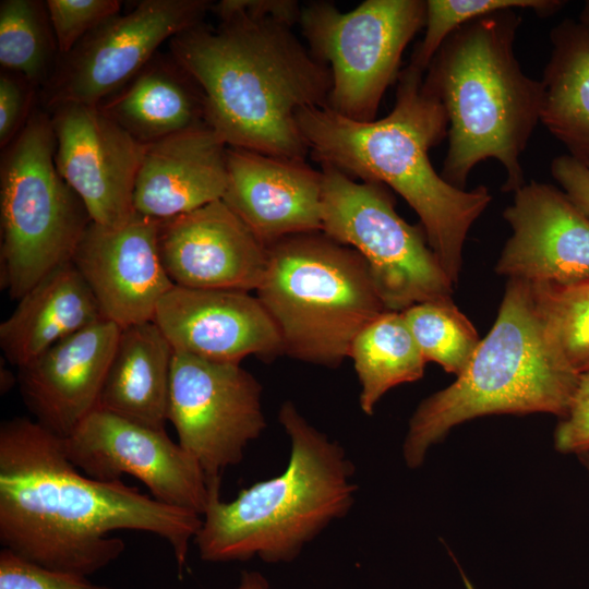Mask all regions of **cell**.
<instances>
[{
    "label": "cell",
    "mask_w": 589,
    "mask_h": 589,
    "mask_svg": "<svg viewBox=\"0 0 589 589\" xmlns=\"http://www.w3.org/2000/svg\"><path fill=\"white\" fill-rule=\"evenodd\" d=\"M227 149L208 125L146 145L134 185V212L164 220L221 200Z\"/></svg>",
    "instance_id": "obj_21"
},
{
    "label": "cell",
    "mask_w": 589,
    "mask_h": 589,
    "mask_svg": "<svg viewBox=\"0 0 589 589\" xmlns=\"http://www.w3.org/2000/svg\"><path fill=\"white\" fill-rule=\"evenodd\" d=\"M349 357L361 386V410L372 416L390 388L420 380L426 364L402 312L384 311L354 338Z\"/></svg>",
    "instance_id": "obj_26"
},
{
    "label": "cell",
    "mask_w": 589,
    "mask_h": 589,
    "mask_svg": "<svg viewBox=\"0 0 589 589\" xmlns=\"http://www.w3.org/2000/svg\"><path fill=\"white\" fill-rule=\"evenodd\" d=\"M562 0H428L425 32L414 48L410 65L425 72L445 39L461 25L478 17L506 10H532L541 17L560 11Z\"/></svg>",
    "instance_id": "obj_30"
},
{
    "label": "cell",
    "mask_w": 589,
    "mask_h": 589,
    "mask_svg": "<svg viewBox=\"0 0 589 589\" xmlns=\"http://www.w3.org/2000/svg\"><path fill=\"white\" fill-rule=\"evenodd\" d=\"M580 372L564 357L539 314L528 281L508 279L496 320L465 371L420 402L402 445L420 467L428 450L467 420L494 413L563 418Z\"/></svg>",
    "instance_id": "obj_6"
},
{
    "label": "cell",
    "mask_w": 589,
    "mask_h": 589,
    "mask_svg": "<svg viewBox=\"0 0 589 589\" xmlns=\"http://www.w3.org/2000/svg\"><path fill=\"white\" fill-rule=\"evenodd\" d=\"M516 11L461 25L426 69L424 82L448 120V148L440 173L459 189L489 158L504 168L503 191L515 192L526 183L520 156L541 119L542 83L528 76L515 56L521 22Z\"/></svg>",
    "instance_id": "obj_4"
},
{
    "label": "cell",
    "mask_w": 589,
    "mask_h": 589,
    "mask_svg": "<svg viewBox=\"0 0 589 589\" xmlns=\"http://www.w3.org/2000/svg\"><path fill=\"white\" fill-rule=\"evenodd\" d=\"M551 173L568 199L589 217V160L569 154L555 157Z\"/></svg>",
    "instance_id": "obj_36"
},
{
    "label": "cell",
    "mask_w": 589,
    "mask_h": 589,
    "mask_svg": "<svg viewBox=\"0 0 589 589\" xmlns=\"http://www.w3.org/2000/svg\"><path fill=\"white\" fill-rule=\"evenodd\" d=\"M36 87L25 77L2 71L0 74V146L5 148L21 132L35 108Z\"/></svg>",
    "instance_id": "obj_33"
},
{
    "label": "cell",
    "mask_w": 589,
    "mask_h": 589,
    "mask_svg": "<svg viewBox=\"0 0 589 589\" xmlns=\"http://www.w3.org/2000/svg\"><path fill=\"white\" fill-rule=\"evenodd\" d=\"M550 39L540 122L569 155L589 160V23L564 20Z\"/></svg>",
    "instance_id": "obj_25"
},
{
    "label": "cell",
    "mask_w": 589,
    "mask_h": 589,
    "mask_svg": "<svg viewBox=\"0 0 589 589\" xmlns=\"http://www.w3.org/2000/svg\"><path fill=\"white\" fill-rule=\"evenodd\" d=\"M60 176L93 223L118 226L134 213L133 192L146 149L98 106L62 104L48 111Z\"/></svg>",
    "instance_id": "obj_14"
},
{
    "label": "cell",
    "mask_w": 589,
    "mask_h": 589,
    "mask_svg": "<svg viewBox=\"0 0 589 589\" xmlns=\"http://www.w3.org/2000/svg\"><path fill=\"white\" fill-rule=\"evenodd\" d=\"M402 315L426 362L456 376L465 371L481 339L452 298L414 304Z\"/></svg>",
    "instance_id": "obj_28"
},
{
    "label": "cell",
    "mask_w": 589,
    "mask_h": 589,
    "mask_svg": "<svg viewBox=\"0 0 589 589\" xmlns=\"http://www.w3.org/2000/svg\"><path fill=\"white\" fill-rule=\"evenodd\" d=\"M170 55L200 86L206 122L230 147L293 160L309 152L297 112L327 107L329 68L274 19L204 22L169 40Z\"/></svg>",
    "instance_id": "obj_2"
},
{
    "label": "cell",
    "mask_w": 589,
    "mask_h": 589,
    "mask_svg": "<svg viewBox=\"0 0 589 589\" xmlns=\"http://www.w3.org/2000/svg\"><path fill=\"white\" fill-rule=\"evenodd\" d=\"M236 589H269L267 579L257 572H242Z\"/></svg>",
    "instance_id": "obj_37"
},
{
    "label": "cell",
    "mask_w": 589,
    "mask_h": 589,
    "mask_svg": "<svg viewBox=\"0 0 589 589\" xmlns=\"http://www.w3.org/2000/svg\"><path fill=\"white\" fill-rule=\"evenodd\" d=\"M159 221L136 212L118 226L92 221L72 257L105 320L120 328L153 321L175 286L159 254Z\"/></svg>",
    "instance_id": "obj_15"
},
{
    "label": "cell",
    "mask_w": 589,
    "mask_h": 589,
    "mask_svg": "<svg viewBox=\"0 0 589 589\" xmlns=\"http://www.w3.org/2000/svg\"><path fill=\"white\" fill-rule=\"evenodd\" d=\"M173 351L239 363L284 354L279 332L256 296L248 291L173 286L154 316Z\"/></svg>",
    "instance_id": "obj_17"
},
{
    "label": "cell",
    "mask_w": 589,
    "mask_h": 589,
    "mask_svg": "<svg viewBox=\"0 0 589 589\" xmlns=\"http://www.w3.org/2000/svg\"><path fill=\"white\" fill-rule=\"evenodd\" d=\"M14 384V377L9 370L1 369V392L7 393Z\"/></svg>",
    "instance_id": "obj_38"
},
{
    "label": "cell",
    "mask_w": 589,
    "mask_h": 589,
    "mask_svg": "<svg viewBox=\"0 0 589 589\" xmlns=\"http://www.w3.org/2000/svg\"><path fill=\"white\" fill-rule=\"evenodd\" d=\"M579 458H580L581 462L585 465V467H586V469H587V471L589 473V453L580 455Z\"/></svg>",
    "instance_id": "obj_40"
},
{
    "label": "cell",
    "mask_w": 589,
    "mask_h": 589,
    "mask_svg": "<svg viewBox=\"0 0 589 589\" xmlns=\"http://www.w3.org/2000/svg\"><path fill=\"white\" fill-rule=\"evenodd\" d=\"M585 371H589V364L581 372H585Z\"/></svg>",
    "instance_id": "obj_42"
},
{
    "label": "cell",
    "mask_w": 589,
    "mask_h": 589,
    "mask_svg": "<svg viewBox=\"0 0 589 589\" xmlns=\"http://www.w3.org/2000/svg\"><path fill=\"white\" fill-rule=\"evenodd\" d=\"M423 73L410 64L399 73L395 106L382 119L359 122L328 107H305L297 112V123L321 165L387 185L404 197L455 285L467 233L492 195L484 185L456 188L433 168L429 151L447 137L448 120Z\"/></svg>",
    "instance_id": "obj_3"
},
{
    "label": "cell",
    "mask_w": 589,
    "mask_h": 589,
    "mask_svg": "<svg viewBox=\"0 0 589 589\" xmlns=\"http://www.w3.org/2000/svg\"><path fill=\"white\" fill-rule=\"evenodd\" d=\"M63 445L70 461L92 479L120 480L128 473L142 481L161 503L201 516L206 509V474L165 430L95 409L63 438Z\"/></svg>",
    "instance_id": "obj_13"
},
{
    "label": "cell",
    "mask_w": 589,
    "mask_h": 589,
    "mask_svg": "<svg viewBox=\"0 0 589 589\" xmlns=\"http://www.w3.org/2000/svg\"><path fill=\"white\" fill-rule=\"evenodd\" d=\"M255 292L279 332L284 354L327 368L340 365L357 335L386 311L363 257L323 231L268 245Z\"/></svg>",
    "instance_id": "obj_7"
},
{
    "label": "cell",
    "mask_w": 589,
    "mask_h": 589,
    "mask_svg": "<svg viewBox=\"0 0 589 589\" xmlns=\"http://www.w3.org/2000/svg\"><path fill=\"white\" fill-rule=\"evenodd\" d=\"M158 248L176 286L256 291L266 271L267 248L223 200L160 220Z\"/></svg>",
    "instance_id": "obj_18"
},
{
    "label": "cell",
    "mask_w": 589,
    "mask_h": 589,
    "mask_svg": "<svg viewBox=\"0 0 589 589\" xmlns=\"http://www.w3.org/2000/svg\"><path fill=\"white\" fill-rule=\"evenodd\" d=\"M579 21L584 23H589V0L585 2L580 11Z\"/></svg>",
    "instance_id": "obj_39"
},
{
    "label": "cell",
    "mask_w": 589,
    "mask_h": 589,
    "mask_svg": "<svg viewBox=\"0 0 589 589\" xmlns=\"http://www.w3.org/2000/svg\"><path fill=\"white\" fill-rule=\"evenodd\" d=\"M208 0H142L116 14L61 56L40 89L46 111L62 104L98 106L124 87L177 34L203 22Z\"/></svg>",
    "instance_id": "obj_11"
},
{
    "label": "cell",
    "mask_w": 589,
    "mask_h": 589,
    "mask_svg": "<svg viewBox=\"0 0 589 589\" xmlns=\"http://www.w3.org/2000/svg\"><path fill=\"white\" fill-rule=\"evenodd\" d=\"M301 10L300 4L292 0H221L211 7L219 21L233 16L274 19L291 27L299 23Z\"/></svg>",
    "instance_id": "obj_35"
},
{
    "label": "cell",
    "mask_w": 589,
    "mask_h": 589,
    "mask_svg": "<svg viewBox=\"0 0 589 589\" xmlns=\"http://www.w3.org/2000/svg\"><path fill=\"white\" fill-rule=\"evenodd\" d=\"M554 446L562 454L589 453V371L579 374L567 411L555 429Z\"/></svg>",
    "instance_id": "obj_34"
},
{
    "label": "cell",
    "mask_w": 589,
    "mask_h": 589,
    "mask_svg": "<svg viewBox=\"0 0 589 589\" xmlns=\"http://www.w3.org/2000/svg\"><path fill=\"white\" fill-rule=\"evenodd\" d=\"M120 333L99 321L19 369L22 398L38 423L67 438L97 408Z\"/></svg>",
    "instance_id": "obj_20"
},
{
    "label": "cell",
    "mask_w": 589,
    "mask_h": 589,
    "mask_svg": "<svg viewBox=\"0 0 589 589\" xmlns=\"http://www.w3.org/2000/svg\"><path fill=\"white\" fill-rule=\"evenodd\" d=\"M322 231L365 261L386 311L402 312L449 299L454 284L430 248L422 226L404 220L377 182H357L322 164Z\"/></svg>",
    "instance_id": "obj_9"
},
{
    "label": "cell",
    "mask_w": 589,
    "mask_h": 589,
    "mask_svg": "<svg viewBox=\"0 0 589 589\" xmlns=\"http://www.w3.org/2000/svg\"><path fill=\"white\" fill-rule=\"evenodd\" d=\"M60 58L46 3L37 0L0 2V64L36 88L52 76Z\"/></svg>",
    "instance_id": "obj_27"
},
{
    "label": "cell",
    "mask_w": 589,
    "mask_h": 589,
    "mask_svg": "<svg viewBox=\"0 0 589 589\" xmlns=\"http://www.w3.org/2000/svg\"><path fill=\"white\" fill-rule=\"evenodd\" d=\"M173 353L154 321L121 328L96 409L165 430Z\"/></svg>",
    "instance_id": "obj_24"
},
{
    "label": "cell",
    "mask_w": 589,
    "mask_h": 589,
    "mask_svg": "<svg viewBox=\"0 0 589 589\" xmlns=\"http://www.w3.org/2000/svg\"><path fill=\"white\" fill-rule=\"evenodd\" d=\"M529 284L550 336L581 372L589 364V279L570 285Z\"/></svg>",
    "instance_id": "obj_29"
},
{
    "label": "cell",
    "mask_w": 589,
    "mask_h": 589,
    "mask_svg": "<svg viewBox=\"0 0 589 589\" xmlns=\"http://www.w3.org/2000/svg\"><path fill=\"white\" fill-rule=\"evenodd\" d=\"M512 228L495 272L531 284L589 279V217L552 184L531 181L504 211Z\"/></svg>",
    "instance_id": "obj_16"
},
{
    "label": "cell",
    "mask_w": 589,
    "mask_h": 589,
    "mask_svg": "<svg viewBox=\"0 0 589 589\" xmlns=\"http://www.w3.org/2000/svg\"><path fill=\"white\" fill-rule=\"evenodd\" d=\"M168 421L207 480L221 478L224 470L242 461L248 444L266 428L262 385L239 363L175 351Z\"/></svg>",
    "instance_id": "obj_12"
},
{
    "label": "cell",
    "mask_w": 589,
    "mask_h": 589,
    "mask_svg": "<svg viewBox=\"0 0 589 589\" xmlns=\"http://www.w3.org/2000/svg\"><path fill=\"white\" fill-rule=\"evenodd\" d=\"M460 575H461V578H462V580L465 582L466 588L467 589H474L472 584L469 581V579L466 577V575L464 574L462 570H460Z\"/></svg>",
    "instance_id": "obj_41"
},
{
    "label": "cell",
    "mask_w": 589,
    "mask_h": 589,
    "mask_svg": "<svg viewBox=\"0 0 589 589\" xmlns=\"http://www.w3.org/2000/svg\"><path fill=\"white\" fill-rule=\"evenodd\" d=\"M60 57L69 53L87 34L120 13L118 0L45 1Z\"/></svg>",
    "instance_id": "obj_31"
},
{
    "label": "cell",
    "mask_w": 589,
    "mask_h": 589,
    "mask_svg": "<svg viewBox=\"0 0 589 589\" xmlns=\"http://www.w3.org/2000/svg\"><path fill=\"white\" fill-rule=\"evenodd\" d=\"M201 515L169 506L121 480L81 473L63 438L36 420L0 426V543L44 567L88 576L116 561L124 542L116 530L144 531L171 546L179 575Z\"/></svg>",
    "instance_id": "obj_1"
},
{
    "label": "cell",
    "mask_w": 589,
    "mask_h": 589,
    "mask_svg": "<svg viewBox=\"0 0 589 589\" xmlns=\"http://www.w3.org/2000/svg\"><path fill=\"white\" fill-rule=\"evenodd\" d=\"M98 107L144 145L207 125L200 86L170 53L157 52Z\"/></svg>",
    "instance_id": "obj_22"
},
{
    "label": "cell",
    "mask_w": 589,
    "mask_h": 589,
    "mask_svg": "<svg viewBox=\"0 0 589 589\" xmlns=\"http://www.w3.org/2000/svg\"><path fill=\"white\" fill-rule=\"evenodd\" d=\"M278 419L290 440L287 468L277 477L220 500L221 478L208 480L209 497L193 539L207 562L294 560L304 545L353 506L354 466L345 449L285 401Z\"/></svg>",
    "instance_id": "obj_5"
},
{
    "label": "cell",
    "mask_w": 589,
    "mask_h": 589,
    "mask_svg": "<svg viewBox=\"0 0 589 589\" xmlns=\"http://www.w3.org/2000/svg\"><path fill=\"white\" fill-rule=\"evenodd\" d=\"M49 112L35 108L0 164V284L20 300L72 262L92 219L55 163Z\"/></svg>",
    "instance_id": "obj_8"
},
{
    "label": "cell",
    "mask_w": 589,
    "mask_h": 589,
    "mask_svg": "<svg viewBox=\"0 0 589 589\" xmlns=\"http://www.w3.org/2000/svg\"><path fill=\"white\" fill-rule=\"evenodd\" d=\"M311 53L332 74L327 107L359 122L375 120L401 56L425 23L423 0H366L349 12L334 3L304 5L299 21Z\"/></svg>",
    "instance_id": "obj_10"
},
{
    "label": "cell",
    "mask_w": 589,
    "mask_h": 589,
    "mask_svg": "<svg viewBox=\"0 0 589 589\" xmlns=\"http://www.w3.org/2000/svg\"><path fill=\"white\" fill-rule=\"evenodd\" d=\"M224 203L266 248L284 238L322 231V171L257 152L227 149Z\"/></svg>",
    "instance_id": "obj_19"
},
{
    "label": "cell",
    "mask_w": 589,
    "mask_h": 589,
    "mask_svg": "<svg viewBox=\"0 0 589 589\" xmlns=\"http://www.w3.org/2000/svg\"><path fill=\"white\" fill-rule=\"evenodd\" d=\"M0 589H112L86 576L50 569L2 548Z\"/></svg>",
    "instance_id": "obj_32"
},
{
    "label": "cell",
    "mask_w": 589,
    "mask_h": 589,
    "mask_svg": "<svg viewBox=\"0 0 589 589\" xmlns=\"http://www.w3.org/2000/svg\"><path fill=\"white\" fill-rule=\"evenodd\" d=\"M103 320L91 289L70 262L19 300L0 324V347L5 359L20 369L59 340Z\"/></svg>",
    "instance_id": "obj_23"
}]
</instances>
